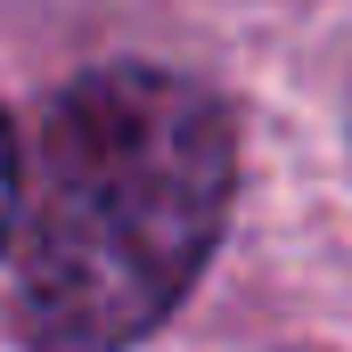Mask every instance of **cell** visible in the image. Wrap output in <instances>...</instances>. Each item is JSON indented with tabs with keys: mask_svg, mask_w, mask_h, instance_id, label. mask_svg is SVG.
Listing matches in <instances>:
<instances>
[{
	"mask_svg": "<svg viewBox=\"0 0 352 352\" xmlns=\"http://www.w3.org/2000/svg\"><path fill=\"white\" fill-rule=\"evenodd\" d=\"M238 188L230 107L173 66H98L16 156L8 320L25 352H131L221 246Z\"/></svg>",
	"mask_w": 352,
	"mask_h": 352,
	"instance_id": "cell-1",
	"label": "cell"
},
{
	"mask_svg": "<svg viewBox=\"0 0 352 352\" xmlns=\"http://www.w3.org/2000/svg\"><path fill=\"white\" fill-rule=\"evenodd\" d=\"M8 213H16V148H8V123H0V246H8Z\"/></svg>",
	"mask_w": 352,
	"mask_h": 352,
	"instance_id": "cell-2",
	"label": "cell"
}]
</instances>
